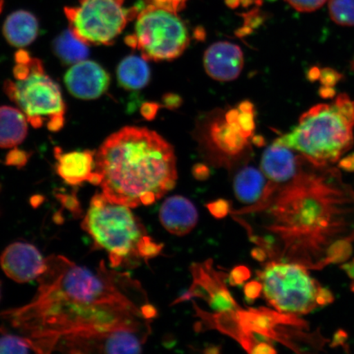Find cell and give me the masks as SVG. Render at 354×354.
I'll return each instance as SVG.
<instances>
[{
    "label": "cell",
    "instance_id": "6da1fadb",
    "mask_svg": "<svg viewBox=\"0 0 354 354\" xmlns=\"http://www.w3.org/2000/svg\"><path fill=\"white\" fill-rule=\"evenodd\" d=\"M232 214L255 216L249 236L270 260L320 270L352 254L354 190L335 168L308 162L267 199Z\"/></svg>",
    "mask_w": 354,
    "mask_h": 354
},
{
    "label": "cell",
    "instance_id": "7a4b0ae2",
    "mask_svg": "<svg viewBox=\"0 0 354 354\" xmlns=\"http://www.w3.org/2000/svg\"><path fill=\"white\" fill-rule=\"evenodd\" d=\"M30 302L8 310L1 317L13 329L32 339L66 332L125 325L150 324L157 310L138 281L130 274L90 268L62 255L46 258Z\"/></svg>",
    "mask_w": 354,
    "mask_h": 354
},
{
    "label": "cell",
    "instance_id": "3957f363",
    "mask_svg": "<svg viewBox=\"0 0 354 354\" xmlns=\"http://www.w3.org/2000/svg\"><path fill=\"white\" fill-rule=\"evenodd\" d=\"M177 179L171 145L156 132L127 127L110 136L95 153L91 183L109 201L131 207L153 205Z\"/></svg>",
    "mask_w": 354,
    "mask_h": 354
},
{
    "label": "cell",
    "instance_id": "277c9868",
    "mask_svg": "<svg viewBox=\"0 0 354 354\" xmlns=\"http://www.w3.org/2000/svg\"><path fill=\"white\" fill-rule=\"evenodd\" d=\"M353 129L354 100L342 94L310 109L293 131L274 143L293 149L314 166L329 167L352 148Z\"/></svg>",
    "mask_w": 354,
    "mask_h": 354
},
{
    "label": "cell",
    "instance_id": "5b68a950",
    "mask_svg": "<svg viewBox=\"0 0 354 354\" xmlns=\"http://www.w3.org/2000/svg\"><path fill=\"white\" fill-rule=\"evenodd\" d=\"M82 227L97 246L107 252L113 268L149 260L153 239L131 207L109 201L102 193L92 198Z\"/></svg>",
    "mask_w": 354,
    "mask_h": 354
},
{
    "label": "cell",
    "instance_id": "8992f818",
    "mask_svg": "<svg viewBox=\"0 0 354 354\" xmlns=\"http://www.w3.org/2000/svg\"><path fill=\"white\" fill-rule=\"evenodd\" d=\"M15 57V80L6 81L4 91L34 127L46 125L50 131H59L64 125L66 110L60 88L44 72L41 60L24 50Z\"/></svg>",
    "mask_w": 354,
    "mask_h": 354
},
{
    "label": "cell",
    "instance_id": "52a82bcc",
    "mask_svg": "<svg viewBox=\"0 0 354 354\" xmlns=\"http://www.w3.org/2000/svg\"><path fill=\"white\" fill-rule=\"evenodd\" d=\"M258 275L265 299L282 313L306 315L335 299L328 289L310 276L308 268L299 264L270 260Z\"/></svg>",
    "mask_w": 354,
    "mask_h": 354
},
{
    "label": "cell",
    "instance_id": "ba28073f",
    "mask_svg": "<svg viewBox=\"0 0 354 354\" xmlns=\"http://www.w3.org/2000/svg\"><path fill=\"white\" fill-rule=\"evenodd\" d=\"M151 333V325H125L66 332L32 339L35 353H139Z\"/></svg>",
    "mask_w": 354,
    "mask_h": 354
},
{
    "label": "cell",
    "instance_id": "9c48e42d",
    "mask_svg": "<svg viewBox=\"0 0 354 354\" xmlns=\"http://www.w3.org/2000/svg\"><path fill=\"white\" fill-rule=\"evenodd\" d=\"M126 43L139 50L145 60L165 61L183 55L189 37L177 12L152 3L137 16L135 34L128 35Z\"/></svg>",
    "mask_w": 354,
    "mask_h": 354
},
{
    "label": "cell",
    "instance_id": "30bf717a",
    "mask_svg": "<svg viewBox=\"0 0 354 354\" xmlns=\"http://www.w3.org/2000/svg\"><path fill=\"white\" fill-rule=\"evenodd\" d=\"M64 11L70 30L88 46H111L138 12L125 10L123 0H79L77 6Z\"/></svg>",
    "mask_w": 354,
    "mask_h": 354
},
{
    "label": "cell",
    "instance_id": "8fae6325",
    "mask_svg": "<svg viewBox=\"0 0 354 354\" xmlns=\"http://www.w3.org/2000/svg\"><path fill=\"white\" fill-rule=\"evenodd\" d=\"M193 284L174 304L198 297L207 301L216 312L231 311L240 308L225 284L224 274L216 272L211 260L192 265Z\"/></svg>",
    "mask_w": 354,
    "mask_h": 354
},
{
    "label": "cell",
    "instance_id": "7c38bea8",
    "mask_svg": "<svg viewBox=\"0 0 354 354\" xmlns=\"http://www.w3.org/2000/svg\"><path fill=\"white\" fill-rule=\"evenodd\" d=\"M0 265L4 273L12 281L26 283L38 279L46 268L44 259L34 245L16 242L8 245L0 257Z\"/></svg>",
    "mask_w": 354,
    "mask_h": 354
},
{
    "label": "cell",
    "instance_id": "4fadbf2b",
    "mask_svg": "<svg viewBox=\"0 0 354 354\" xmlns=\"http://www.w3.org/2000/svg\"><path fill=\"white\" fill-rule=\"evenodd\" d=\"M64 82L68 91L76 98L95 100L107 91L110 76L95 62L83 60L66 72Z\"/></svg>",
    "mask_w": 354,
    "mask_h": 354
},
{
    "label": "cell",
    "instance_id": "5bb4252c",
    "mask_svg": "<svg viewBox=\"0 0 354 354\" xmlns=\"http://www.w3.org/2000/svg\"><path fill=\"white\" fill-rule=\"evenodd\" d=\"M308 162L293 149L274 143L265 150L261 168L269 183L280 187L293 180Z\"/></svg>",
    "mask_w": 354,
    "mask_h": 354
},
{
    "label": "cell",
    "instance_id": "9a60e30c",
    "mask_svg": "<svg viewBox=\"0 0 354 354\" xmlns=\"http://www.w3.org/2000/svg\"><path fill=\"white\" fill-rule=\"evenodd\" d=\"M203 65L212 79L220 82L233 81L241 73L243 52L240 47L232 43H215L206 50Z\"/></svg>",
    "mask_w": 354,
    "mask_h": 354
},
{
    "label": "cell",
    "instance_id": "2e32d148",
    "mask_svg": "<svg viewBox=\"0 0 354 354\" xmlns=\"http://www.w3.org/2000/svg\"><path fill=\"white\" fill-rule=\"evenodd\" d=\"M198 211L188 198L176 196L163 202L159 220L166 231L177 236H184L193 231L198 223Z\"/></svg>",
    "mask_w": 354,
    "mask_h": 354
},
{
    "label": "cell",
    "instance_id": "e0dca14e",
    "mask_svg": "<svg viewBox=\"0 0 354 354\" xmlns=\"http://www.w3.org/2000/svg\"><path fill=\"white\" fill-rule=\"evenodd\" d=\"M57 160V171L65 183L77 185L91 181L95 174V153L74 151L63 153L61 149H55Z\"/></svg>",
    "mask_w": 354,
    "mask_h": 354
},
{
    "label": "cell",
    "instance_id": "ac0fdd59",
    "mask_svg": "<svg viewBox=\"0 0 354 354\" xmlns=\"http://www.w3.org/2000/svg\"><path fill=\"white\" fill-rule=\"evenodd\" d=\"M3 32L12 46L24 47L32 44L39 34V24L32 13L20 10L12 12L4 22Z\"/></svg>",
    "mask_w": 354,
    "mask_h": 354
},
{
    "label": "cell",
    "instance_id": "d6986e66",
    "mask_svg": "<svg viewBox=\"0 0 354 354\" xmlns=\"http://www.w3.org/2000/svg\"><path fill=\"white\" fill-rule=\"evenodd\" d=\"M28 118L20 109L0 107V148L20 145L28 135Z\"/></svg>",
    "mask_w": 354,
    "mask_h": 354
},
{
    "label": "cell",
    "instance_id": "ffe728a7",
    "mask_svg": "<svg viewBox=\"0 0 354 354\" xmlns=\"http://www.w3.org/2000/svg\"><path fill=\"white\" fill-rule=\"evenodd\" d=\"M268 183L263 171L256 168H243L234 180V190L239 201L247 205L259 203L264 196Z\"/></svg>",
    "mask_w": 354,
    "mask_h": 354
},
{
    "label": "cell",
    "instance_id": "44dd1931",
    "mask_svg": "<svg viewBox=\"0 0 354 354\" xmlns=\"http://www.w3.org/2000/svg\"><path fill=\"white\" fill-rule=\"evenodd\" d=\"M119 85L128 91H137L147 86L150 80V70L143 57L128 56L118 68Z\"/></svg>",
    "mask_w": 354,
    "mask_h": 354
},
{
    "label": "cell",
    "instance_id": "7402d4cb",
    "mask_svg": "<svg viewBox=\"0 0 354 354\" xmlns=\"http://www.w3.org/2000/svg\"><path fill=\"white\" fill-rule=\"evenodd\" d=\"M88 44L80 41L70 29L65 30L54 42V50L65 64H76L88 55Z\"/></svg>",
    "mask_w": 354,
    "mask_h": 354
},
{
    "label": "cell",
    "instance_id": "603a6c76",
    "mask_svg": "<svg viewBox=\"0 0 354 354\" xmlns=\"http://www.w3.org/2000/svg\"><path fill=\"white\" fill-rule=\"evenodd\" d=\"M328 8L335 24L354 26V0H329Z\"/></svg>",
    "mask_w": 354,
    "mask_h": 354
},
{
    "label": "cell",
    "instance_id": "cb8c5ba5",
    "mask_svg": "<svg viewBox=\"0 0 354 354\" xmlns=\"http://www.w3.org/2000/svg\"><path fill=\"white\" fill-rule=\"evenodd\" d=\"M34 352L32 339L26 336L4 335L0 337V353H28Z\"/></svg>",
    "mask_w": 354,
    "mask_h": 354
},
{
    "label": "cell",
    "instance_id": "d4e9b609",
    "mask_svg": "<svg viewBox=\"0 0 354 354\" xmlns=\"http://www.w3.org/2000/svg\"><path fill=\"white\" fill-rule=\"evenodd\" d=\"M295 10L310 12L319 10L324 6L326 0H286Z\"/></svg>",
    "mask_w": 354,
    "mask_h": 354
},
{
    "label": "cell",
    "instance_id": "484cf974",
    "mask_svg": "<svg viewBox=\"0 0 354 354\" xmlns=\"http://www.w3.org/2000/svg\"><path fill=\"white\" fill-rule=\"evenodd\" d=\"M207 207L210 214L216 218H223L232 212L231 203L225 199H218V201L207 203Z\"/></svg>",
    "mask_w": 354,
    "mask_h": 354
},
{
    "label": "cell",
    "instance_id": "4316f807",
    "mask_svg": "<svg viewBox=\"0 0 354 354\" xmlns=\"http://www.w3.org/2000/svg\"><path fill=\"white\" fill-rule=\"evenodd\" d=\"M250 277V270L243 266L234 268L230 274V282L232 285H241Z\"/></svg>",
    "mask_w": 354,
    "mask_h": 354
},
{
    "label": "cell",
    "instance_id": "83f0119b",
    "mask_svg": "<svg viewBox=\"0 0 354 354\" xmlns=\"http://www.w3.org/2000/svg\"><path fill=\"white\" fill-rule=\"evenodd\" d=\"M152 1L154 6L177 12L183 10L187 0H152Z\"/></svg>",
    "mask_w": 354,
    "mask_h": 354
},
{
    "label": "cell",
    "instance_id": "f1b7e54d",
    "mask_svg": "<svg viewBox=\"0 0 354 354\" xmlns=\"http://www.w3.org/2000/svg\"><path fill=\"white\" fill-rule=\"evenodd\" d=\"M263 293V286L261 282L251 281L245 286V294L247 299L254 300Z\"/></svg>",
    "mask_w": 354,
    "mask_h": 354
},
{
    "label": "cell",
    "instance_id": "f546056e",
    "mask_svg": "<svg viewBox=\"0 0 354 354\" xmlns=\"http://www.w3.org/2000/svg\"><path fill=\"white\" fill-rule=\"evenodd\" d=\"M26 158L28 157H26V153L17 151V150H15V151H13L8 154L7 160L8 165L21 166L24 165V163H26Z\"/></svg>",
    "mask_w": 354,
    "mask_h": 354
},
{
    "label": "cell",
    "instance_id": "4dcf8cb0",
    "mask_svg": "<svg viewBox=\"0 0 354 354\" xmlns=\"http://www.w3.org/2000/svg\"><path fill=\"white\" fill-rule=\"evenodd\" d=\"M342 268L346 272L348 277L352 281L351 289L354 292V259L348 262H344L342 264Z\"/></svg>",
    "mask_w": 354,
    "mask_h": 354
},
{
    "label": "cell",
    "instance_id": "1f68e13d",
    "mask_svg": "<svg viewBox=\"0 0 354 354\" xmlns=\"http://www.w3.org/2000/svg\"><path fill=\"white\" fill-rule=\"evenodd\" d=\"M340 167L345 170H354V153L348 156V158H344V160L340 162Z\"/></svg>",
    "mask_w": 354,
    "mask_h": 354
},
{
    "label": "cell",
    "instance_id": "d6a6232c",
    "mask_svg": "<svg viewBox=\"0 0 354 354\" xmlns=\"http://www.w3.org/2000/svg\"><path fill=\"white\" fill-rule=\"evenodd\" d=\"M252 256H253L256 260L259 261V262H263V261L268 259V255L266 254V252L259 247H257L256 249L252 251Z\"/></svg>",
    "mask_w": 354,
    "mask_h": 354
},
{
    "label": "cell",
    "instance_id": "836d02e7",
    "mask_svg": "<svg viewBox=\"0 0 354 354\" xmlns=\"http://www.w3.org/2000/svg\"><path fill=\"white\" fill-rule=\"evenodd\" d=\"M230 7H237L241 3V0H227Z\"/></svg>",
    "mask_w": 354,
    "mask_h": 354
},
{
    "label": "cell",
    "instance_id": "e575fe53",
    "mask_svg": "<svg viewBox=\"0 0 354 354\" xmlns=\"http://www.w3.org/2000/svg\"><path fill=\"white\" fill-rule=\"evenodd\" d=\"M252 1H253V0H252Z\"/></svg>",
    "mask_w": 354,
    "mask_h": 354
}]
</instances>
